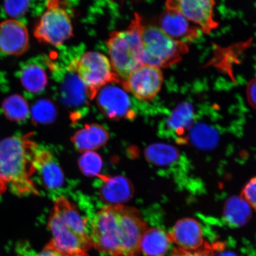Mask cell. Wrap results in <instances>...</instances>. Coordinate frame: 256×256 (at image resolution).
Segmentation results:
<instances>
[{
  "label": "cell",
  "instance_id": "1",
  "mask_svg": "<svg viewBox=\"0 0 256 256\" xmlns=\"http://www.w3.org/2000/svg\"><path fill=\"white\" fill-rule=\"evenodd\" d=\"M148 224L136 208L106 206L96 212L90 236L97 250L110 256H138Z\"/></svg>",
  "mask_w": 256,
  "mask_h": 256
},
{
  "label": "cell",
  "instance_id": "2",
  "mask_svg": "<svg viewBox=\"0 0 256 256\" xmlns=\"http://www.w3.org/2000/svg\"><path fill=\"white\" fill-rule=\"evenodd\" d=\"M30 133L7 138L0 142V195L9 190L18 196H39L32 176L38 144Z\"/></svg>",
  "mask_w": 256,
  "mask_h": 256
},
{
  "label": "cell",
  "instance_id": "3",
  "mask_svg": "<svg viewBox=\"0 0 256 256\" xmlns=\"http://www.w3.org/2000/svg\"><path fill=\"white\" fill-rule=\"evenodd\" d=\"M48 227L52 238L47 246L64 256H88L92 244L86 220L65 197L54 200Z\"/></svg>",
  "mask_w": 256,
  "mask_h": 256
},
{
  "label": "cell",
  "instance_id": "4",
  "mask_svg": "<svg viewBox=\"0 0 256 256\" xmlns=\"http://www.w3.org/2000/svg\"><path fill=\"white\" fill-rule=\"evenodd\" d=\"M142 18L136 14L126 30L112 32L107 41L112 68L122 80L142 66Z\"/></svg>",
  "mask_w": 256,
  "mask_h": 256
},
{
  "label": "cell",
  "instance_id": "5",
  "mask_svg": "<svg viewBox=\"0 0 256 256\" xmlns=\"http://www.w3.org/2000/svg\"><path fill=\"white\" fill-rule=\"evenodd\" d=\"M140 35L144 64L168 68L180 62L188 52L186 44L172 40L159 27L143 24Z\"/></svg>",
  "mask_w": 256,
  "mask_h": 256
},
{
  "label": "cell",
  "instance_id": "6",
  "mask_svg": "<svg viewBox=\"0 0 256 256\" xmlns=\"http://www.w3.org/2000/svg\"><path fill=\"white\" fill-rule=\"evenodd\" d=\"M68 67L84 84L89 100H94L105 86L122 81L114 72L110 60L98 52H86Z\"/></svg>",
  "mask_w": 256,
  "mask_h": 256
},
{
  "label": "cell",
  "instance_id": "7",
  "mask_svg": "<svg viewBox=\"0 0 256 256\" xmlns=\"http://www.w3.org/2000/svg\"><path fill=\"white\" fill-rule=\"evenodd\" d=\"M34 34L41 42L56 46H62L72 36L71 18L58 5L51 6L42 16Z\"/></svg>",
  "mask_w": 256,
  "mask_h": 256
},
{
  "label": "cell",
  "instance_id": "8",
  "mask_svg": "<svg viewBox=\"0 0 256 256\" xmlns=\"http://www.w3.org/2000/svg\"><path fill=\"white\" fill-rule=\"evenodd\" d=\"M164 76L161 69L143 64L122 81L124 90L142 102H151L161 90Z\"/></svg>",
  "mask_w": 256,
  "mask_h": 256
},
{
  "label": "cell",
  "instance_id": "9",
  "mask_svg": "<svg viewBox=\"0 0 256 256\" xmlns=\"http://www.w3.org/2000/svg\"><path fill=\"white\" fill-rule=\"evenodd\" d=\"M96 98L99 110L108 120H130L136 116L130 96L126 90L116 86H105Z\"/></svg>",
  "mask_w": 256,
  "mask_h": 256
},
{
  "label": "cell",
  "instance_id": "10",
  "mask_svg": "<svg viewBox=\"0 0 256 256\" xmlns=\"http://www.w3.org/2000/svg\"><path fill=\"white\" fill-rule=\"evenodd\" d=\"M168 9L180 12L188 21L196 24L206 33L217 26L214 18L213 1L208 0H174L166 2Z\"/></svg>",
  "mask_w": 256,
  "mask_h": 256
},
{
  "label": "cell",
  "instance_id": "11",
  "mask_svg": "<svg viewBox=\"0 0 256 256\" xmlns=\"http://www.w3.org/2000/svg\"><path fill=\"white\" fill-rule=\"evenodd\" d=\"M30 47L26 26L17 20H8L0 24V51L7 55L20 56Z\"/></svg>",
  "mask_w": 256,
  "mask_h": 256
},
{
  "label": "cell",
  "instance_id": "12",
  "mask_svg": "<svg viewBox=\"0 0 256 256\" xmlns=\"http://www.w3.org/2000/svg\"><path fill=\"white\" fill-rule=\"evenodd\" d=\"M168 236L170 242L184 250H197L206 242L204 241L202 229L199 222L190 218L178 220Z\"/></svg>",
  "mask_w": 256,
  "mask_h": 256
},
{
  "label": "cell",
  "instance_id": "13",
  "mask_svg": "<svg viewBox=\"0 0 256 256\" xmlns=\"http://www.w3.org/2000/svg\"><path fill=\"white\" fill-rule=\"evenodd\" d=\"M98 177L103 181L99 190V196L101 200L107 206L123 204L132 199L134 194V186L132 182L124 176Z\"/></svg>",
  "mask_w": 256,
  "mask_h": 256
},
{
  "label": "cell",
  "instance_id": "14",
  "mask_svg": "<svg viewBox=\"0 0 256 256\" xmlns=\"http://www.w3.org/2000/svg\"><path fill=\"white\" fill-rule=\"evenodd\" d=\"M34 164L44 188L56 190L62 186L63 172L52 153L40 147L35 155Z\"/></svg>",
  "mask_w": 256,
  "mask_h": 256
},
{
  "label": "cell",
  "instance_id": "15",
  "mask_svg": "<svg viewBox=\"0 0 256 256\" xmlns=\"http://www.w3.org/2000/svg\"><path fill=\"white\" fill-rule=\"evenodd\" d=\"M159 28L172 40L186 44L198 36V31L183 15L174 10L168 9L159 18Z\"/></svg>",
  "mask_w": 256,
  "mask_h": 256
},
{
  "label": "cell",
  "instance_id": "16",
  "mask_svg": "<svg viewBox=\"0 0 256 256\" xmlns=\"http://www.w3.org/2000/svg\"><path fill=\"white\" fill-rule=\"evenodd\" d=\"M110 139L108 131L98 124H86L72 138V142L80 152H94L106 144Z\"/></svg>",
  "mask_w": 256,
  "mask_h": 256
},
{
  "label": "cell",
  "instance_id": "17",
  "mask_svg": "<svg viewBox=\"0 0 256 256\" xmlns=\"http://www.w3.org/2000/svg\"><path fill=\"white\" fill-rule=\"evenodd\" d=\"M194 118V110L190 103L184 102L178 104L166 120L163 132L174 138H184L187 130H190Z\"/></svg>",
  "mask_w": 256,
  "mask_h": 256
},
{
  "label": "cell",
  "instance_id": "18",
  "mask_svg": "<svg viewBox=\"0 0 256 256\" xmlns=\"http://www.w3.org/2000/svg\"><path fill=\"white\" fill-rule=\"evenodd\" d=\"M170 244L168 233L158 228H148L142 236L140 250L146 256H163Z\"/></svg>",
  "mask_w": 256,
  "mask_h": 256
},
{
  "label": "cell",
  "instance_id": "19",
  "mask_svg": "<svg viewBox=\"0 0 256 256\" xmlns=\"http://www.w3.org/2000/svg\"><path fill=\"white\" fill-rule=\"evenodd\" d=\"M146 158L150 163L158 168L170 167L180 158V153L174 146L162 143L152 144L145 150Z\"/></svg>",
  "mask_w": 256,
  "mask_h": 256
},
{
  "label": "cell",
  "instance_id": "20",
  "mask_svg": "<svg viewBox=\"0 0 256 256\" xmlns=\"http://www.w3.org/2000/svg\"><path fill=\"white\" fill-rule=\"evenodd\" d=\"M68 72L62 86L64 100L72 107L85 105L88 98L84 86L73 70L68 68Z\"/></svg>",
  "mask_w": 256,
  "mask_h": 256
},
{
  "label": "cell",
  "instance_id": "21",
  "mask_svg": "<svg viewBox=\"0 0 256 256\" xmlns=\"http://www.w3.org/2000/svg\"><path fill=\"white\" fill-rule=\"evenodd\" d=\"M250 216V206L242 198L234 196L227 200L224 208V217L230 225H244Z\"/></svg>",
  "mask_w": 256,
  "mask_h": 256
},
{
  "label": "cell",
  "instance_id": "22",
  "mask_svg": "<svg viewBox=\"0 0 256 256\" xmlns=\"http://www.w3.org/2000/svg\"><path fill=\"white\" fill-rule=\"evenodd\" d=\"M20 80L24 88L32 92L43 91L48 82L46 71L34 64H30L22 69Z\"/></svg>",
  "mask_w": 256,
  "mask_h": 256
},
{
  "label": "cell",
  "instance_id": "23",
  "mask_svg": "<svg viewBox=\"0 0 256 256\" xmlns=\"http://www.w3.org/2000/svg\"><path fill=\"white\" fill-rule=\"evenodd\" d=\"M2 110L8 119L16 122L24 120L30 114L26 100L20 95L12 94L2 104Z\"/></svg>",
  "mask_w": 256,
  "mask_h": 256
},
{
  "label": "cell",
  "instance_id": "24",
  "mask_svg": "<svg viewBox=\"0 0 256 256\" xmlns=\"http://www.w3.org/2000/svg\"><path fill=\"white\" fill-rule=\"evenodd\" d=\"M190 138L195 146L200 147H210L216 143L218 134L214 128L204 124L192 126L190 130Z\"/></svg>",
  "mask_w": 256,
  "mask_h": 256
},
{
  "label": "cell",
  "instance_id": "25",
  "mask_svg": "<svg viewBox=\"0 0 256 256\" xmlns=\"http://www.w3.org/2000/svg\"><path fill=\"white\" fill-rule=\"evenodd\" d=\"M31 114L35 122L48 124L52 123L56 120L57 111L52 102L46 99H42L32 108Z\"/></svg>",
  "mask_w": 256,
  "mask_h": 256
},
{
  "label": "cell",
  "instance_id": "26",
  "mask_svg": "<svg viewBox=\"0 0 256 256\" xmlns=\"http://www.w3.org/2000/svg\"><path fill=\"white\" fill-rule=\"evenodd\" d=\"M82 172L87 176H99L103 167V160L95 152H83L78 160Z\"/></svg>",
  "mask_w": 256,
  "mask_h": 256
},
{
  "label": "cell",
  "instance_id": "27",
  "mask_svg": "<svg viewBox=\"0 0 256 256\" xmlns=\"http://www.w3.org/2000/svg\"><path fill=\"white\" fill-rule=\"evenodd\" d=\"M219 248V246L214 247L206 242L202 248L194 251L184 250L178 248H174L172 256H216Z\"/></svg>",
  "mask_w": 256,
  "mask_h": 256
},
{
  "label": "cell",
  "instance_id": "28",
  "mask_svg": "<svg viewBox=\"0 0 256 256\" xmlns=\"http://www.w3.org/2000/svg\"><path fill=\"white\" fill-rule=\"evenodd\" d=\"M28 1H7L4 3L6 12L12 18H18L23 16L30 7Z\"/></svg>",
  "mask_w": 256,
  "mask_h": 256
},
{
  "label": "cell",
  "instance_id": "29",
  "mask_svg": "<svg viewBox=\"0 0 256 256\" xmlns=\"http://www.w3.org/2000/svg\"><path fill=\"white\" fill-rule=\"evenodd\" d=\"M242 196L250 206L256 209V177L252 178L245 186Z\"/></svg>",
  "mask_w": 256,
  "mask_h": 256
},
{
  "label": "cell",
  "instance_id": "30",
  "mask_svg": "<svg viewBox=\"0 0 256 256\" xmlns=\"http://www.w3.org/2000/svg\"><path fill=\"white\" fill-rule=\"evenodd\" d=\"M247 97L250 104L256 110V78L251 80L248 84Z\"/></svg>",
  "mask_w": 256,
  "mask_h": 256
},
{
  "label": "cell",
  "instance_id": "31",
  "mask_svg": "<svg viewBox=\"0 0 256 256\" xmlns=\"http://www.w3.org/2000/svg\"><path fill=\"white\" fill-rule=\"evenodd\" d=\"M18 256H64L62 254H60L59 252L56 250L50 247L47 245L40 252H36L30 255H19Z\"/></svg>",
  "mask_w": 256,
  "mask_h": 256
},
{
  "label": "cell",
  "instance_id": "32",
  "mask_svg": "<svg viewBox=\"0 0 256 256\" xmlns=\"http://www.w3.org/2000/svg\"><path fill=\"white\" fill-rule=\"evenodd\" d=\"M219 256H236L234 254H230V252H226V254H220Z\"/></svg>",
  "mask_w": 256,
  "mask_h": 256
}]
</instances>
